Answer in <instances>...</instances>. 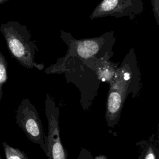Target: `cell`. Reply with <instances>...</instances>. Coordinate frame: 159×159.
<instances>
[{"instance_id":"1","label":"cell","mask_w":159,"mask_h":159,"mask_svg":"<svg viewBox=\"0 0 159 159\" xmlns=\"http://www.w3.org/2000/svg\"><path fill=\"white\" fill-rule=\"evenodd\" d=\"M139 72L134 48H132L125 55L120 65L109 81L105 118L109 127H114L118 122L129 88Z\"/></svg>"},{"instance_id":"12","label":"cell","mask_w":159,"mask_h":159,"mask_svg":"<svg viewBox=\"0 0 159 159\" xmlns=\"http://www.w3.org/2000/svg\"><path fill=\"white\" fill-rule=\"evenodd\" d=\"M78 159H94L89 153V151H88L86 149H82L80 152V153L78 156Z\"/></svg>"},{"instance_id":"6","label":"cell","mask_w":159,"mask_h":159,"mask_svg":"<svg viewBox=\"0 0 159 159\" xmlns=\"http://www.w3.org/2000/svg\"><path fill=\"white\" fill-rule=\"evenodd\" d=\"M144 10L142 0H102L89 16L93 20L112 16L116 18L128 17L132 20Z\"/></svg>"},{"instance_id":"14","label":"cell","mask_w":159,"mask_h":159,"mask_svg":"<svg viewBox=\"0 0 159 159\" xmlns=\"http://www.w3.org/2000/svg\"><path fill=\"white\" fill-rule=\"evenodd\" d=\"M0 159H2V158H1V155H0Z\"/></svg>"},{"instance_id":"10","label":"cell","mask_w":159,"mask_h":159,"mask_svg":"<svg viewBox=\"0 0 159 159\" xmlns=\"http://www.w3.org/2000/svg\"><path fill=\"white\" fill-rule=\"evenodd\" d=\"M7 63L4 56L0 52V101L2 97V88L7 82Z\"/></svg>"},{"instance_id":"11","label":"cell","mask_w":159,"mask_h":159,"mask_svg":"<svg viewBox=\"0 0 159 159\" xmlns=\"http://www.w3.org/2000/svg\"><path fill=\"white\" fill-rule=\"evenodd\" d=\"M152 11L157 24L159 25V0H151Z\"/></svg>"},{"instance_id":"3","label":"cell","mask_w":159,"mask_h":159,"mask_svg":"<svg viewBox=\"0 0 159 159\" xmlns=\"http://www.w3.org/2000/svg\"><path fill=\"white\" fill-rule=\"evenodd\" d=\"M0 32L3 36L11 56L22 66L27 68H44L42 63L35 61L39 49L32 40L31 34L25 25L16 20H9L0 25Z\"/></svg>"},{"instance_id":"8","label":"cell","mask_w":159,"mask_h":159,"mask_svg":"<svg viewBox=\"0 0 159 159\" xmlns=\"http://www.w3.org/2000/svg\"><path fill=\"white\" fill-rule=\"evenodd\" d=\"M140 146V154L138 159H158V148L157 141L152 137L146 141L138 143Z\"/></svg>"},{"instance_id":"5","label":"cell","mask_w":159,"mask_h":159,"mask_svg":"<svg viewBox=\"0 0 159 159\" xmlns=\"http://www.w3.org/2000/svg\"><path fill=\"white\" fill-rule=\"evenodd\" d=\"M45 112L48 120L46 154L48 159H66V151L63 148L60 135L59 107L48 94L46 95Z\"/></svg>"},{"instance_id":"4","label":"cell","mask_w":159,"mask_h":159,"mask_svg":"<svg viewBox=\"0 0 159 159\" xmlns=\"http://www.w3.org/2000/svg\"><path fill=\"white\" fill-rule=\"evenodd\" d=\"M16 120L27 138L39 145L46 153L47 139H44L42 122L36 108L29 99L21 101L16 110Z\"/></svg>"},{"instance_id":"7","label":"cell","mask_w":159,"mask_h":159,"mask_svg":"<svg viewBox=\"0 0 159 159\" xmlns=\"http://www.w3.org/2000/svg\"><path fill=\"white\" fill-rule=\"evenodd\" d=\"M82 63L89 70L94 71L99 79L103 81H110L113 78L117 68V64L110 61L109 59H89Z\"/></svg>"},{"instance_id":"2","label":"cell","mask_w":159,"mask_h":159,"mask_svg":"<svg viewBox=\"0 0 159 159\" xmlns=\"http://www.w3.org/2000/svg\"><path fill=\"white\" fill-rule=\"evenodd\" d=\"M60 37L68 47L66 55L58 59L61 61L76 60L82 63L93 58L110 59L114 55L112 49L116 39L114 30L99 37L76 39L71 33L61 30Z\"/></svg>"},{"instance_id":"9","label":"cell","mask_w":159,"mask_h":159,"mask_svg":"<svg viewBox=\"0 0 159 159\" xmlns=\"http://www.w3.org/2000/svg\"><path fill=\"white\" fill-rule=\"evenodd\" d=\"M2 147L6 159H28L24 152L10 146L6 142H2Z\"/></svg>"},{"instance_id":"13","label":"cell","mask_w":159,"mask_h":159,"mask_svg":"<svg viewBox=\"0 0 159 159\" xmlns=\"http://www.w3.org/2000/svg\"><path fill=\"white\" fill-rule=\"evenodd\" d=\"M8 1H9V0H0V6L2 5V4H4V3L7 2Z\"/></svg>"}]
</instances>
